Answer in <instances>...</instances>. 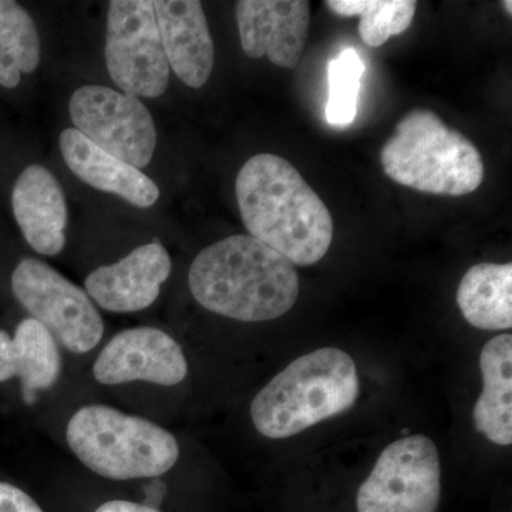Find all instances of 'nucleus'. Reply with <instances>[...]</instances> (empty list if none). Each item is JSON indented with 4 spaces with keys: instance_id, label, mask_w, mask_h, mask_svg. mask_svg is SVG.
<instances>
[{
    "instance_id": "obj_24",
    "label": "nucleus",
    "mask_w": 512,
    "mask_h": 512,
    "mask_svg": "<svg viewBox=\"0 0 512 512\" xmlns=\"http://www.w3.org/2000/svg\"><path fill=\"white\" fill-rule=\"evenodd\" d=\"M503 5H504L505 10H507L508 15L511 16L512 15V8H511L512 3L510 2V0H508V2H503Z\"/></svg>"
},
{
    "instance_id": "obj_18",
    "label": "nucleus",
    "mask_w": 512,
    "mask_h": 512,
    "mask_svg": "<svg viewBox=\"0 0 512 512\" xmlns=\"http://www.w3.org/2000/svg\"><path fill=\"white\" fill-rule=\"evenodd\" d=\"M461 315L474 328L507 330L512 328V264L471 266L457 291Z\"/></svg>"
},
{
    "instance_id": "obj_1",
    "label": "nucleus",
    "mask_w": 512,
    "mask_h": 512,
    "mask_svg": "<svg viewBox=\"0 0 512 512\" xmlns=\"http://www.w3.org/2000/svg\"><path fill=\"white\" fill-rule=\"evenodd\" d=\"M239 212L249 235L293 265L316 264L333 241L325 202L285 158L256 154L235 183Z\"/></svg>"
},
{
    "instance_id": "obj_4",
    "label": "nucleus",
    "mask_w": 512,
    "mask_h": 512,
    "mask_svg": "<svg viewBox=\"0 0 512 512\" xmlns=\"http://www.w3.org/2000/svg\"><path fill=\"white\" fill-rule=\"evenodd\" d=\"M380 163L394 183L429 194L461 197L484 181L477 147L430 110L414 109L397 123Z\"/></svg>"
},
{
    "instance_id": "obj_10",
    "label": "nucleus",
    "mask_w": 512,
    "mask_h": 512,
    "mask_svg": "<svg viewBox=\"0 0 512 512\" xmlns=\"http://www.w3.org/2000/svg\"><path fill=\"white\" fill-rule=\"evenodd\" d=\"M93 375L109 386L131 382L175 386L187 377L188 363L177 340L144 326L114 336L97 357Z\"/></svg>"
},
{
    "instance_id": "obj_13",
    "label": "nucleus",
    "mask_w": 512,
    "mask_h": 512,
    "mask_svg": "<svg viewBox=\"0 0 512 512\" xmlns=\"http://www.w3.org/2000/svg\"><path fill=\"white\" fill-rule=\"evenodd\" d=\"M154 3L165 57L178 79L200 89L214 69V42L201 2L157 0Z\"/></svg>"
},
{
    "instance_id": "obj_3",
    "label": "nucleus",
    "mask_w": 512,
    "mask_h": 512,
    "mask_svg": "<svg viewBox=\"0 0 512 512\" xmlns=\"http://www.w3.org/2000/svg\"><path fill=\"white\" fill-rule=\"evenodd\" d=\"M360 394L353 357L320 348L289 363L251 403L252 424L266 439L284 440L348 412Z\"/></svg>"
},
{
    "instance_id": "obj_16",
    "label": "nucleus",
    "mask_w": 512,
    "mask_h": 512,
    "mask_svg": "<svg viewBox=\"0 0 512 512\" xmlns=\"http://www.w3.org/2000/svg\"><path fill=\"white\" fill-rule=\"evenodd\" d=\"M60 372L59 343L42 323L22 320L13 336L0 329V383L19 377L26 403H35L37 390L52 387Z\"/></svg>"
},
{
    "instance_id": "obj_14",
    "label": "nucleus",
    "mask_w": 512,
    "mask_h": 512,
    "mask_svg": "<svg viewBox=\"0 0 512 512\" xmlns=\"http://www.w3.org/2000/svg\"><path fill=\"white\" fill-rule=\"evenodd\" d=\"M12 208L20 231L37 254L55 256L66 245V197L55 175L42 165L22 171L12 191Z\"/></svg>"
},
{
    "instance_id": "obj_12",
    "label": "nucleus",
    "mask_w": 512,
    "mask_h": 512,
    "mask_svg": "<svg viewBox=\"0 0 512 512\" xmlns=\"http://www.w3.org/2000/svg\"><path fill=\"white\" fill-rule=\"evenodd\" d=\"M173 262L158 242L141 245L116 264L104 265L87 276L86 293L104 311L140 312L153 305L167 281Z\"/></svg>"
},
{
    "instance_id": "obj_2",
    "label": "nucleus",
    "mask_w": 512,
    "mask_h": 512,
    "mask_svg": "<svg viewBox=\"0 0 512 512\" xmlns=\"http://www.w3.org/2000/svg\"><path fill=\"white\" fill-rule=\"evenodd\" d=\"M188 285L202 308L249 323L281 318L301 289L295 265L251 235H232L202 249Z\"/></svg>"
},
{
    "instance_id": "obj_5",
    "label": "nucleus",
    "mask_w": 512,
    "mask_h": 512,
    "mask_svg": "<svg viewBox=\"0 0 512 512\" xmlns=\"http://www.w3.org/2000/svg\"><path fill=\"white\" fill-rule=\"evenodd\" d=\"M66 440L84 466L109 480L160 477L180 457V446L170 431L103 404L74 413Z\"/></svg>"
},
{
    "instance_id": "obj_20",
    "label": "nucleus",
    "mask_w": 512,
    "mask_h": 512,
    "mask_svg": "<svg viewBox=\"0 0 512 512\" xmlns=\"http://www.w3.org/2000/svg\"><path fill=\"white\" fill-rule=\"evenodd\" d=\"M366 66L355 49H345L328 64L329 97L326 121L332 126L348 127L357 116L360 82Z\"/></svg>"
},
{
    "instance_id": "obj_19",
    "label": "nucleus",
    "mask_w": 512,
    "mask_h": 512,
    "mask_svg": "<svg viewBox=\"0 0 512 512\" xmlns=\"http://www.w3.org/2000/svg\"><path fill=\"white\" fill-rule=\"evenodd\" d=\"M39 63L40 39L32 16L18 2L0 0V86L13 89Z\"/></svg>"
},
{
    "instance_id": "obj_23",
    "label": "nucleus",
    "mask_w": 512,
    "mask_h": 512,
    "mask_svg": "<svg viewBox=\"0 0 512 512\" xmlns=\"http://www.w3.org/2000/svg\"><path fill=\"white\" fill-rule=\"evenodd\" d=\"M96 512H160L147 504L131 503V501L113 500L107 501L97 508Z\"/></svg>"
},
{
    "instance_id": "obj_11",
    "label": "nucleus",
    "mask_w": 512,
    "mask_h": 512,
    "mask_svg": "<svg viewBox=\"0 0 512 512\" xmlns=\"http://www.w3.org/2000/svg\"><path fill=\"white\" fill-rule=\"evenodd\" d=\"M241 46L251 59L268 56L275 66L293 69L301 60L311 25L306 0H241L237 2Z\"/></svg>"
},
{
    "instance_id": "obj_9",
    "label": "nucleus",
    "mask_w": 512,
    "mask_h": 512,
    "mask_svg": "<svg viewBox=\"0 0 512 512\" xmlns=\"http://www.w3.org/2000/svg\"><path fill=\"white\" fill-rule=\"evenodd\" d=\"M69 113L76 130L111 156L138 170L153 160L157 130L138 97L106 86H83L73 93Z\"/></svg>"
},
{
    "instance_id": "obj_6",
    "label": "nucleus",
    "mask_w": 512,
    "mask_h": 512,
    "mask_svg": "<svg viewBox=\"0 0 512 512\" xmlns=\"http://www.w3.org/2000/svg\"><path fill=\"white\" fill-rule=\"evenodd\" d=\"M441 500L439 448L423 434L384 448L356 495L357 512H437Z\"/></svg>"
},
{
    "instance_id": "obj_21",
    "label": "nucleus",
    "mask_w": 512,
    "mask_h": 512,
    "mask_svg": "<svg viewBox=\"0 0 512 512\" xmlns=\"http://www.w3.org/2000/svg\"><path fill=\"white\" fill-rule=\"evenodd\" d=\"M416 8L414 0H362L359 36L367 46H383L390 37L409 29Z\"/></svg>"
},
{
    "instance_id": "obj_22",
    "label": "nucleus",
    "mask_w": 512,
    "mask_h": 512,
    "mask_svg": "<svg viewBox=\"0 0 512 512\" xmlns=\"http://www.w3.org/2000/svg\"><path fill=\"white\" fill-rule=\"evenodd\" d=\"M0 512H43L29 494L16 485L0 483Z\"/></svg>"
},
{
    "instance_id": "obj_8",
    "label": "nucleus",
    "mask_w": 512,
    "mask_h": 512,
    "mask_svg": "<svg viewBox=\"0 0 512 512\" xmlns=\"http://www.w3.org/2000/svg\"><path fill=\"white\" fill-rule=\"evenodd\" d=\"M106 66L123 93L156 99L170 83L154 3L113 0L107 15Z\"/></svg>"
},
{
    "instance_id": "obj_17",
    "label": "nucleus",
    "mask_w": 512,
    "mask_h": 512,
    "mask_svg": "<svg viewBox=\"0 0 512 512\" xmlns=\"http://www.w3.org/2000/svg\"><path fill=\"white\" fill-rule=\"evenodd\" d=\"M483 392L473 410L478 433L497 446L512 444V336L488 340L480 353Z\"/></svg>"
},
{
    "instance_id": "obj_15",
    "label": "nucleus",
    "mask_w": 512,
    "mask_h": 512,
    "mask_svg": "<svg viewBox=\"0 0 512 512\" xmlns=\"http://www.w3.org/2000/svg\"><path fill=\"white\" fill-rule=\"evenodd\" d=\"M60 150L69 170L96 190L119 195L138 208L153 207L160 198V188L150 177L101 150L76 128L60 134Z\"/></svg>"
},
{
    "instance_id": "obj_7",
    "label": "nucleus",
    "mask_w": 512,
    "mask_h": 512,
    "mask_svg": "<svg viewBox=\"0 0 512 512\" xmlns=\"http://www.w3.org/2000/svg\"><path fill=\"white\" fill-rule=\"evenodd\" d=\"M12 291L32 319L69 352H90L103 339V319L90 296L45 262L20 261L13 271Z\"/></svg>"
}]
</instances>
